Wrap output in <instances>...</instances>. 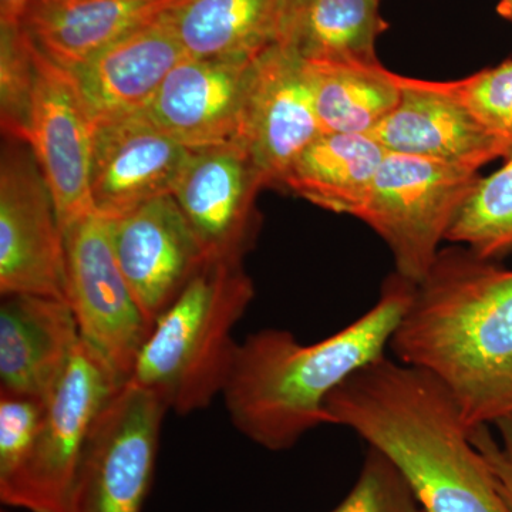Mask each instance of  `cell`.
I'll return each instance as SVG.
<instances>
[{"instance_id": "cell-20", "label": "cell", "mask_w": 512, "mask_h": 512, "mask_svg": "<svg viewBox=\"0 0 512 512\" xmlns=\"http://www.w3.org/2000/svg\"><path fill=\"white\" fill-rule=\"evenodd\" d=\"M380 0H286L276 45L305 62H377Z\"/></svg>"}, {"instance_id": "cell-18", "label": "cell", "mask_w": 512, "mask_h": 512, "mask_svg": "<svg viewBox=\"0 0 512 512\" xmlns=\"http://www.w3.org/2000/svg\"><path fill=\"white\" fill-rule=\"evenodd\" d=\"M399 103L369 136L386 153L431 158L480 170L503 151L463 106L431 89L427 80L396 73Z\"/></svg>"}, {"instance_id": "cell-25", "label": "cell", "mask_w": 512, "mask_h": 512, "mask_svg": "<svg viewBox=\"0 0 512 512\" xmlns=\"http://www.w3.org/2000/svg\"><path fill=\"white\" fill-rule=\"evenodd\" d=\"M427 83L463 106L498 144L503 158L512 156V59L464 79Z\"/></svg>"}, {"instance_id": "cell-5", "label": "cell", "mask_w": 512, "mask_h": 512, "mask_svg": "<svg viewBox=\"0 0 512 512\" xmlns=\"http://www.w3.org/2000/svg\"><path fill=\"white\" fill-rule=\"evenodd\" d=\"M476 168L386 153L357 220L386 242L396 272L413 284L429 274L441 241L474 190Z\"/></svg>"}, {"instance_id": "cell-6", "label": "cell", "mask_w": 512, "mask_h": 512, "mask_svg": "<svg viewBox=\"0 0 512 512\" xmlns=\"http://www.w3.org/2000/svg\"><path fill=\"white\" fill-rule=\"evenodd\" d=\"M123 382L80 339L69 367L47 400L45 416L25 466L0 501L30 512H69L74 483L94 426Z\"/></svg>"}, {"instance_id": "cell-11", "label": "cell", "mask_w": 512, "mask_h": 512, "mask_svg": "<svg viewBox=\"0 0 512 512\" xmlns=\"http://www.w3.org/2000/svg\"><path fill=\"white\" fill-rule=\"evenodd\" d=\"M264 175L238 143L194 148L174 200L210 261L244 262L259 231L256 198Z\"/></svg>"}, {"instance_id": "cell-26", "label": "cell", "mask_w": 512, "mask_h": 512, "mask_svg": "<svg viewBox=\"0 0 512 512\" xmlns=\"http://www.w3.org/2000/svg\"><path fill=\"white\" fill-rule=\"evenodd\" d=\"M35 87L33 45L19 26H0V124L5 138L28 144Z\"/></svg>"}, {"instance_id": "cell-27", "label": "cell", "mask_w": 512, "mask_h": 512, "mask_svg": "<svg viewBox=\"0 0 512 512\" xmlns=\"http://www.w3.org/2000/svg\"><path fill=\"white\" fill-rule=\"evenodd\" d=\"M330 512H426L412 487L382 451L369 447L350 493Z\"/></svg>"}, {"instance_id": "cell-15", "label": "cell", "mask_w": 512, "mask_h": 512, "mask_svg": "<svg viewBox=\"0 0 512 512\" xmlns=\"http://www.w3.org/2000/svg\"><path fill=\"white\" fill-rule=\"evenodd\" d=\"M255 60L185 57L144 113L191 150L237 143Z\"/></svg>"}, {"instance_id": "cell-24", "label": "cell", "mask_w": 512, "mask_h": 512, "mask_svg": "<svg viewBox=\"0 0 512 512\" xmlns=\"http://www.w3.org/2000/svg\"><path fill=\"white\" fill-rule=\"evenodd\" d=\"M488 177H480L448 229L447 241L483 258L512 252V156Z\"/></svg>"}, {"instance_id": "cell-31", "label": "cell", "mask_w": 512, "mask_h": 512, "mask_svg": "<svg viewBox=\"0 0 512 512\" xmlns=\"http://www.w3.org/2000/svg\"><path fill=\"white\" fill-rule=\"evenodd\" d=\"M497 13L501 18L512 22V0H500V3L497 5Z\"/></svg>"}, {"instance_id": "cell-4", "label": "cell", "mask_w": 512, "mask_h": 512, "mask_svg": "<svg viewBox=\"0 0 512 512\" xmlns=\"http://www.w3.org/2000/svg\"><path fill=\"white\" fill-rule=\"evenodd\" d=\"M255 298L244 262L208 261L154 323L128 382L191 414L222 396L239 343L235 326Z\"/></svg>"}, {"instance_id": "cell-17", "label": "cell", "mask_w": 512, "mask_h": 512, "mask_svg": "<svg viewBox=\"0 0 512 512\" xmlns=\"http://www.w3.org/2000/svg\"><path fill=\"white\" fill-rule=\"evenodd\" d=\"M80 339L72 308L62 299L2 296L0 392L28 394L47 402Z\"/></svg>"}, {"instance_id": "cell-23", "label": "cell", "mask_w": 512, "mask_h": 512, "mask_svg": "<svg viewBox=\"0 0 512 512\" xmlns=\"http://www.w3.org/2000/svg\"><path fill=\"white\" fill-rule=\"evenodd\" d=\"M303 64L323 133L370 134L402 96L396 73L379 60Z\"/></svg>"}, {"instance_id": "cell-7", "label": "cell", "mask_w": 512, "mask_h": 512, "mask_svg": "<svg viewBox=\"0 0 512 512\" xmlns=\"http://www.w3.org/2000/svg\"><path fill=\"white\" fill-rule=\"evenodd\" d=\"M62 231L66 301L80 336L127 383L154 323L138 305L117 264L109 220L92 212Z\"/></svg>"}, {"instance_id": "cell-16", "label": "cell", "mask_w": 512, "mask_h": 512, "mask_svg": "<svg viewBox=\"0 0 512 512\" xmlns=\"http://www.w3.org/2000/svg\"><path fill=\"white\" fill-rule=\"evenodd\" d=\"M185 55L167 12L72 70L96 124L144 113Z\"/></svg>"}, {"instance_id": "cell-10", "label": "cell", "mask_w": 512, "mask_h": 512, "mask_svg": "<svg viewBox=\"0 0 512 512\" xmlns=\"http://www.w3.org/2000/svg\"><path fill=\"white\" fill-rule=\"evenodd\" d=\"M33 57L35 87L28 146L52 192L63 229L96 212L90 195L96 121L73 74L47 59L35 45Z\"/></svg>"}, {"instance_id": "cell-3", "label": "cell", "mask_w": 512, "mask_h": 512, "mask_svg": "<svg viewBox=\"0 0 512 512\" xmlns=\"http://www.w3.org/2000/svg\"><path fill=\"white\" fill-rule=\"evenodd\" d=\"M414 289L416 284L394 272L373 308L312 345H302L284 329L249 335L238 345L222 392L235 429L266 450L284 451L329 424L330 394L386 356Z\"/></svg>"}, {"instance_id": "cell-22", "label": "cell", "mask_w": 512, "mask_h": 512, "mask_svg": "<svg viewBox=\"0 0 512 512\" xmlns=\"http://www.w3.org/2000/svg\"><path fill=\"white\" fill-rule=\"evenodd\" d=\"M286 0H184L167 16L185 55L256 59L274 45Z\"/></svg>"}, {"instance_id": "cell-2", "label": "cell", "mask_w": 512, "mask_h": 512, "mask_svg": "<svg viewBox=\"0 0 512 512\" xmlns=\"http://www.w3.org/2000/svg\"><path fill=\"white\" fill-rule=\"evenodd\" d=\"M343 426L399 468L426 512H511L453 396L430 373L383 356L330 394Z\"/></svg>"}, {"instance_id": "cell-9", "label": "cell", "mask_w": 512, "mask_h": 512, "mask_svg": "<svg viewBox=\"0 0 512 512\" xmlns=\"http://www.w3.org/2000/svg\"><path fill=\"white\" fill-rule=\"evenodd\" d=\"M5 140L0 160V293L67 302L63 231L52 192L28 144Z\"/></svg>"}, {"instance_id": "cell-29", "label": "cell", "mask_w": 512, "mask_h": 512, "mask_svg": "<svg viewBox=\"0 0 512 512\" xmlns=\"http://www.w3.org/2000/svg\"><path fill=\"white\" fill-rule=\"evenodd\" d=\"M494 426L500 436L498 439L491 433L490 426L471 429L468 436L490 468L498 493L512 512V416L505 417Z\"/></svg>"}, {"instance_id": "cell-1", "label": "cell", "mask_w": 512, "mask_h": 512, "mask_svg": "<svg viewBox=\"0 0 512 512\" xmlns=\"http://www.w3.org/2000/svg\"><path fill=\"white\" fill-rule=\"evenodd\" d=\"M390 349L446 387L468 430L512 416V269L466 247L443 249Z\"/></svg>"}, {"instance_id": "cell-8", "label": "cell", "mask_w": 512, "mask_h": 512, "mask_svg": "<svg viewBox=\"0 0 512 512\" xmlns=\"http://www.w3.org/2000/svg\"><path fill=\"white\" fill-rule=\"evenodd\" d=\"M168 410L158 394L137 384L117 390L84 451L69 512H143Z\"/></svg>"}, {"instance_id": "cell-21", "label": "cell", "mask_w": 512, "mask_h": 512, "mask_svg": "<svg viewBox=\"0 0 512 512\" xmlns=\"http://www.w3.org/2000/svg\"><path fill=\"white\" fill-rule=\"evenodd\" d=\"M384 156L369 134L322 133L293 161L282 188L323 210L355 217Z\"/></svg>"}, {"instance_id": "cell-13", "label": "cell", "mask_w": 512, "mask_h": 512, "mask_svg": "<svg viewBox=\"0 0 512 512\" xmlns=\"http://www.w3.org/2000/svg\"><path fill=\"white\" fill-rule=\"evenodd\" d=\"M322 133L303 60L274 43L256 57L237 143L266 187L282 188L293 161Z\"/></svg>"}, {"instance_id": "cell-30", "label": "cell", "mask_w": 512, "mask_h": 512, "mask_svg": "<svg viewBox=\"0 0 512 512\" xmlns=\"http://www.w3.org/2000/svg\"><path fill=\"white\" fill-rule=\"evenodd\" d=\"M33 0H0V26H19Z\"/></svg>"}, {"instance_id": "cell-28", "label": "cell", "mask_w": 512, "mask_h": 512, "mask_svg": "<svg viewBox=\"0 0 512 512\" xmlns=\"http://www.w3.org/2000/svg\"><path fill=\"white\" fill-rule=\"evenodd\" d=\"M45 400L0 392V490L25 466L46 410Z\"/></svg>"}, {"instance_id": "cell-14", "label": "cell", "mask_w": 512, "mask_h": 512, "mask_svg": "<svg viewBox=\"0 0 512 512\" xmlns=\"http://www.w3.org/2000/svg\"><path fill=\"white\" fill-rule=\"evenodd\" d=\"M190 153L146 113L96 124L90 171L94 211L113 220L173 194Z\"/></svg>"}, {"instance_id": "cell-19", "label": "cell", "mask_w": 512, "mask_h": 512, "mask_svg": "<svg viewBox=\"0 0 512 512\" xmlns=\"http://www.w3.org/2000/svg\"><path fill=\"white\" fill-rule=\"evenodd\" d=\"M181 2L184 0H33L20 28L47 59L72 72Z\"/></svg>"}, {"instance_id": "cell-12", "label": "cell", "mask_w": 512, "mask_h": 512, "mask_svg": "<svg viewBox=\"0 0 512 512\" xmlns=\"http://www.w3.org/2000/svg\"><path fill=\"white\" fill-rule=\"evenodd\" d=\"M109 229L117 264L153 323L210 261L173 195L109 220Z\"/></svg>"}]
</instances>
